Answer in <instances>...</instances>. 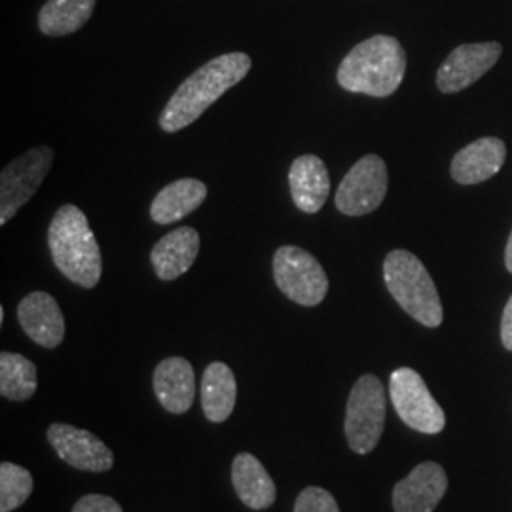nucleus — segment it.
Masks as SVG:
<instances>
[{
    "label": "nucleus",
    "instance_id": "obj_1",
    "mask_svg": "<svg viewBox=\"0 0 512 512\" xmlns=\"http://www.w3.org/2000/svg\"><path fill=\"white\" fill-rule=\"evenodd\" d=\"M251 67V57L243 52L219 55L205 63L173 93L160 114V128L175 133L196 122L224 93L239 84Z\"/></svg>",
    "mask_w": 512,
    "mask_h": 512
},
{
    "label": "nucleus",
    "instance_id": "obj_2",
    "mask_svg": "<svg viewBox=\"0 0 512 512\" xmlns=\"http://www.w3.org/2000/svg\"><path fill=\"white\" fill-rule=\"evenodd\" d=\"M406 74V52L397 38L376 35L349 52L338 67V84L351 93L389 97Z\"/></svg>",
    "mask_w": 512,
    "mask_h": 512
},
{
    "label": "nucleus",
    "instance_id": "obj_3",
    "mask_svg": "<svg viewBox=\"0 0 512 512\" xmlns=\"http://www.w3.org/2000/svg\"><path fill=\"white\" fill-rule=\"evenodd\" d=\"M55 266L69 281L93 289L103 274L101 249L86 215L76 205H63L48 228Z\"/></svg>",
    "mask_w": 512,
    "mask_h": 512
},
{
    "label": "nucleus",
    "instance_id": "obj_4",
    "mask_svg": "<svg viewBox=\"0 0 512 512\" xmlns=\"http://www.w3.org/2000/svg\"><path fill=\"white\" fill-rule=\"evenodd\" d=\"M387 291L412 319L427 329L442 325L444 310L435 281L420 258L410 251L395 249L384 260Z\"/></svg>",
    "mask_w": 512,
    "mask_h": 512
},
{
    "label": "nucleus",
    "instance_id": "obj_5",
    "mask_svg": "<svg viewBox=\"0 0 512 512\" xmlns=\"http://www.w3.org/2000/svg\"><path fill=\"white\" fill-rule=\"evenodd\" d=\"M387 414V397L382 380L374 374L361 376L351 393L346 406V439L349 448L365 456L372 452L382 439Z\"/></svg>",
    "mask_w": 512,
    "mask_h": 512
},
{
    "label": "nucleus",
    "instance_id": "obj_6",
    "mask_svg": "<svg viewBox=\"0 0 512 512\" xmlns=\"http://www.w3.org/2000/svg\"><path fill=\"white\" fill-rule=\"evenodd\" d=\"M274 279L281 293L306 308L319 306L329 293V277L319 260L296 245L275 251Z\"/></svg>",
    "mask_w": 512,
    "mask_h": 512
},
{
    "label": "nucleus",
    "instance_id": "obj_7",
    "mask_svg": "<svg viewBox=\"0 0 512 512\" xmlns=\"http://www.w3.org/2000/svg\"><path fill=\"white\" fill-rule=\"evenodd\" d=\"M389 397L399 418L423 435H439L446 427V414L431 395L420 372L397 368L389 378Z\"/></svg>",
    "mask_w": 512,
    "mask_h": 512
},
{
    "label": "nucleus",
    "instance_id": "obj_8",
    "mask_svg": "<svg viewBox=\"0 0 512 512\" xmlns=\"http://www.w3.org/2000/svg\"><path fill=\"white\" fill-rule=\"evenodd\" d=\"M54 165V150L37 147L6 165L0 175V224L14 219L23 205L37 194L38 186Z\"/></svg>",
    "mask_w": 512,
    "mask_h": 512
},
{
    "label": "nucleus",
    "instance_id": "obj_9",
    "mask_svg": "<svg viewBox=\"0 0 512 512\" xmlns=\"http://www.w3.org/2000/svg\"><path fill=\"white\" fill-rule=\"evenodd\" d=\"M387 165L376 154H368L353 165L336 192V207L348 217H363L376 211L387 194Z\"/></svg>",
    "mask_w": 512,
    "mask_h": 512
},
{
    "label": "nucleus",
    "instance_id": "obj_10",
    "mask_svg": "<svg viewBox=\"0 0 512 512\" xmlns=\"http://www.w3.org/2000/svg\"><path fill=\"white\" fill-rule=\"evenodd\" d=\"M48 440L57 456L78 471L107 473L114 465V454L109 446L86 429L69 423H54L48 429Z\"/></svg>",
    "mask_w": 512,
    "mask_h": 512
},
{
    "label": "nucleus",
    "instance_id": "obj_11",
    "mask_svg": "<svg viewBox=\"0 0 512 512\" xmlns=\"http://www.w3.org/2000/svg\"><path fill=\"white\" fill-rule=\"evenodd\" d=\"M503 54L499 42H480V44H461L446 61L440 65L437 73V88L442 93H458L467 90L478 82Z\"/></svg>",
    "mask_w": 512,
    "mask_h": 512
},
{
    "label": "nucleus",
    "instance_id": "obj_12",
    "mask_svg": "<svg viewBox=\"0 0 512 512\" xmlns=\"http://www.w3.org/2000/svg\"><path fill=\"white\" fill-rule=\"evenodd\" d=\"M448 492L446 471L435 461H425L393 488V511L435 512Z\"/></svg>",
    "mask_w": 512,
    "mask_h": 512
},
{
    "label": "nucleus",
    "instance_id": "obj_13",
    "mask_svg": "<svg viewBox=\"0 0 512 512\" xmlns=\"http://www.w3.org/2000/svg\"><path fill=\"white\" fill-rule=\"evenodd\" d=\"M19 325L23 332L42 348L61 346L65 338V317L52 294H27L18 306Z\"/></svg>",
    "mask_w": 512,
    "mask_h": 512
},
{
    "label": "nucleus",
    "instance_id": "obj_14",
    "mask_svg": "<svg viewBox=\"0 0 512 512\" xmlns=\"http://www.w3.org/2000/svg\"><path fill=\"white\" fill-rule=\"evenodd\" d=\"M507 160V145L497 137H482L461 148L450 165V175L459 184H480L501 171Z\"/></svg>",
    "mask_w": 512,
    "mask_h": 512
},
{
    "label": "nucleus",
    "instance_id": "obj_15",
    "mask_svg": "<svg viewBox=\"0 0 512 512\" xmlns=\"http://www.w3.org/2000/svg\"><path fill=\"white\" fill-rule=\"evenodd\" d=\"M156 399L171 414H184L192 408L196 397V376L190 361L183 357H167L154 370Z\"/></svg>",
    "mask_w": 512,
    "mask_h": 512
},
{
    "label": "nucleus",
    "instance_id": "obj_16",
    "mask_svg": "<svg viewBox=\"0 0 512 512\" xmlns=\"http://www.w3.org/2000/svg\"><path fill=\"white\" fill-rule=\"evenodd\" d=\"M198 253L200 234L190 226H183L173 230L154 245L150 262L162 281H173L192 268Z\"/></svg>",
    "mask_w": 512,
    "mask_h": 512
},
{
    "label": "nucleus",
    "instance_id": "obj_17",
    "mask_svg": "<svg viewBox=\"0 0 512 512\" xmlns=\"http://www.w3.org/2000/svg\"><path fill=\"white\" fill-rule=\"evenodd\" d=\"M289 186L293 202L304 213H317L327 203L330 179L327 165L313 154H304L294 160L289 171Z\"/></svg>",
    "mask_w": 512,
    "mask_h": 512
},
{
    "label": "nucleus",
    "instance_id": "obj_18",
    "mask_svg": "<svg viewBox=\"0 0 512 512\" xmlns=\"http://www.w3.org/2000/svg\"><path fill=\"white\" fill-rule=\"evenodd\" d=\"M232 484L241 503L251 511H266L275 503V482L253 454L236 456L232 463Z\"/></svg>",
    "mask_w": 512,
    "mask_h": 512
},
{
    "label": "nucleus",
    "instance_id": "obj_19",
    "mask_svg": "<svg viewBox=\"0 0 512 512\" xmlns=\"http://www.w3.org/2000/svg\"><path fill=\"white\" fill-rule=\"evenodd\" d=\"M207 198V186L198 179H179L158 192L150 205V219L158 224H173L194 213Z\"/></svg>",
    "mask_w": 512,
    "mask_h": 512
},
{
    "label": "nucleus",
    "instance_id": "obj_20",
    "mask_svg": "<svg viewBox=\"0 0 512 512\" xmlns=\"http://www.w3.org/2000/svg\"><path fill=\"white\" fill-rule=\"evenodd\" d=\"M238 401V382L232 368L215 361L205 368L202 378V408L213 423L228 420Z\"/></svg>",
    "mask_w": 512,
    "mask_h": 512
},
{
    "label": "nucleus",
    "instance_id": "obj_21",
    "mask_svg": "<svg viewBox=\"0 0 512 512\" xmlns=\"http://www.w3.org/2000/svg\"><path fill=\"white\" fill-rule=\"evenodd\" d=\"M97 0H48L38 12V27L46 37H67L82 29Z\"/></svg>",
    "mask_w": 512,
    "mask_h": 512
},
{
    "label": "nucleus",
    "instance_id": "obj_22",
    "mask_svg": "<svg viewBox=\"0 0 512 512\" xmlns=\"http://www.w3.org/2000/svg\"><path fill=\"white\" fill-rule=\"evenodd\" d=\"M38 385L37 366L19 353H0V395L8 401H27Z\"/></svg>",
    "mask_w": 512,
    "mask_h": 512
},
{
    "label": "nucleus",
    "instance_id": "obj_23",
    "mask_svg": "<svg viewBox=\"0 0 512 512\" xmlns=\"http://www.w3.org/2000/svg\"><path fill=\"white\" fill-rule=\"evenodd\" d=\"M33 488V475L27 469L4 461L0 465V512L19 509L31 497Z\"/></svg>",
    "mask_w": 512,
    "mask_h": 512
},
{
    "label": "nucleus",
    "instance_id": "obj_24",
    "mask_svg": "<svg viewBox=\"0 0 512 512\" xmlns=\"http://www.w3.org/2000/svg\"><path fill=\"white\" fill-rule=\"evenodd\" d=\"M294 512H340L334 495L319 486H308L296 497Z\"/></svg>",
    "mask_w": 512,
    "mask_h": 512
},
{
    "label": "nucleus",
    "instance_id": "obj_25",
    "mask_svg": "<svg viewBox=\"0 0 512 512\" xmlns=\"http://www.w3.org/2000/svg\"><path fill=\"white\" fill-rule=\"evenodd\" d=\"M73 512H124L109 495L88 494L74 503Z\"/></svg>",
    "mask_w": 512,
    "mask_h": 512
},
{
    "label": "nucleus",
    "instance_id": "obj_26",
    "mask_svg": "<svg viewBox=\"0 0 512 512\" xmlns=\"http://www.w3.org/2000/svg\"><path fill=\"white\" fill-rule=\"evenodd\" d=\"M501 342L507 351H512V294L501 317Z\"/></svg>",
    "mask_w": 512,
    "mask_h": 512
},
{
    "label": "nucleus",
    "instance_id": "obj_27",
    "mask_svg": "<svg viewBox=\"0 0 512 512\" xmlns=\"http://www.w3.org/2000/svg\"><path fill=\"white\" fill-rule=\"evenodd\" d=\"M505 266L512 274V232L509 241H507V249H505Z\"/></svg>",
    "mask_w": 512,
    "mask_h": 512
},
{
    "label": "nucleus",
    "instance_id": "obj_28",
    "mask_svg": "<svg viewBox=\"0 0 512 512\" xmlns=\"http://www.w3.org/2000/svg\"><path fill=\"white\" fill-rule=\"evenodd\" d=\"M0 323H4V308H0Z\"/></svg>",
    "mask_w": 512,
    "mask_h": 512
}]
</instances>
